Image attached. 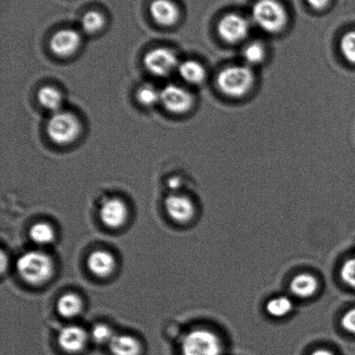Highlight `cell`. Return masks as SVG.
Masks as SVG:
<instances>
[{"label":"cell","mask_w":355,"mask_h":355,"mask_svg":"<svg viewBox=\"0 0 355 355\" xmlns=\"http://www.w3.org/2000/svg\"><path fill=\"white\" fill-rule=\"evenodd\" d=\"M340 52L347 62L355 65V31H347L340 42Z\"/></svg>","instance_id":"obj_26"},{"label":"cell","mask_w":355,"mask_h":355,"mask_svg":"<svg viewBox=\"0 0 355 355\" xmlns=\"http://www.w3.org/2000/svg\"><path fill=\"white\" fill-rule=\"evenodd\" d=\"M16 270L21 279L31 286L47 283L55 273L53 259L47 253L31 250L24 253L16 263Z\"/></svg>","instance_id":"obj_1"},{"label":"cell","mask_w":355,"mask_h":355,"mask_svg":"<svg viewBox=\"0 0 355 355\" xmlns=\"http://www.w3.org/2000/svg\"><path fill=\"white\" fill-rule=\"evenodd\" d=\"M153 20L162 27H173L179 22L180 10L173 0H153L149 6Z\"/></svg>","instance_id":"obj_13"},{"label":"cell","mask_w":355,"mask_h":355,"mask_svg":"<svg viewBox=\"0 0 355 355\" xmlns=\"http://www.w3.org/2000/svg\"><path fill=\"white\" fill-rule=\"evenodd\" d=\"M250 14L252 23L270 34L280 33L288 22L286 10L277 0H257Z\"/></svg>","instance_id":"obj_3"},{"label":"cell","mask_w":355,"mask_h":355,"mask_svg":"<svg viewBox=\"0 0 355 355\" xmlns=\"http://www.w3.org/2000/svg\"><path fill=\"white\" fill-rule=\"evenodd\" d=\"M293 311V302L286 297L271 299L266 304L268 314L274 318H283Z\"/></svg>","instance_id":"obj_24"},{"label":"cell","mask_w":355,"mask_h":355,"mask_svg":"<svg viewBox=\"0 0 355 355\" xmlns=\"http://www.w3.org/2000/svg\"><path fill=\"white\" fill-rule=\"evenodd\" d=\"M180 63L176 52L165 47L152 49L144 58L146 69L157 78H166L177 72Z\"/></svg>","instance_id":"obj_6"},{"label":"cell","mask_w":355,"mask_h":355,"mask_svg":"<svg viewBox=\"0 0 355 355\" xmlns=\"http://www.w3.org/2000/svg\"><path fill=\"white\" fill-rule=\"evenodd\" d=\"M309 355H336L332 353L331 351L324 349H319L313 351V352Z\"/></svg>","instance_id":"obj_30"},{"label":"cell","mask_w":355,"mask_h":355,"mask_svg":"<svg viewBox=\"0 0 355 355\" xmlns=\"http://www.w3.org/2000/svg\"><path fill=\"white\" fill-rule=\"evenodd\" d=\"M46 132L49 138L54 144L67 146L78 140L81 135V121L71 111L61 110L52 113L49 118Z\"/></svg>","instance_id":"obj_4"},{"label":"cell","mask_w":355,"mask_h":355,"mask_svg":"<svg viewBox=\"0 0 355 355\" xmlns=\"http://www.w3.org/2000/svg\"><path fill=\"white\" fill-rule=\"evenodd\" d=\"M29 236L35 245L45 246L51 245L55 239L53 227L46 222H37L31 226Z\"/></svg>","instance_id":"obj_20"},{"label":"cell","mask_w":355,"mask_h":355,"mask_svg":"<svg viewBox=\"0 0 355 355\" xmlns=\"http://www.w3.org/2000/svg\"><path fill=\"white\" fill-rule=\"evenodd\" d=\"M330 0H307L309 6L316 10L325 9L329 6Z\"/></svg>","instance_id":"obj_29"},{"label":"cell","mask_w":355,"mask_h":355,"mask_svg":"<svg viewBox=\"0 0 355 355\" xmlns=\"http://www.w3.org/2000/svg\"><path fill=\"white\" fill-rule=\"evenodd\" d=\"M177 72L180 79L190 85H200L207 78V71L204 66L193 59L180 62Z\"/></svg>","instance_id":"obj_16"},{"label":"cell","mask_w":355,"mask_h":355,"mask_svg":"<svg viewBox=\"0 0 355 355\" xmlns=\"http://www.w3.org/2000/svg\"><path fill=\"white\" fill-rule=\"evenodd\" d=\"M82 44V35L72 28L55 31L50 40V50L60 58H69L76 53Z\"/></svg>","instance_id":"obj_9"},{"label":"cell","mask_w":355,"mask_h":355,"mask_svg":"<svg viewBox=\"0 0 355 355\" xmlns=\"http://www.w3.org/2000/svg\"><path fill=\"white\" fill-rule=\"evenodd\" d=\"M111 354L113 355H141L142 345L137 337L130 335H116L110 342Z\"/></svg>","instance_id":"obj_15"},{"label":"cell","mask_w":355,"mask_h":355,"mask_svg":"<svg viewBox=\"0 0 355 355\" xmlns=\"http://www.w3.org/2000/svg\"><path fill=\"white\" fill-rule=\"evenodd\" d=\"M319 288L318 279L311 274H300L294 277L291 283L292 294L299 298H311Z\"/></svg>","instance_id":"obj_18"},{"label":"cell","mask_w":355,"mask_h":355,"mask_svg":"<svg viewBox=\"0 0 355 355\" xmlns=\"http://www.w3.org/2000/svg\"><path fill=\"white\" fill-rule=\"evenodd\" d=\"M161 90L152 83H144L137 89L135 97L141 106L155 107L161 104Z\"/></svg>","instance_id":"obj_21"},{"label":"cell","mask_w":355,"mask_h":355,"mask_svg":"<svg viewBox=\"0 0 355 355\" xmlns=\"http://www.w3.org/2000/svg\"><path fill=\"white\" fill-rule=\"evenodd\" d=\"M166 213L177 224H188L193 220L195 207L193 201L183 194L173 193L166 198Z\"/></svg>","instance_id":"obj_12"},{"label":"cell","mask_w":355,"mask_h":355,"mask_svg":"<svg viewBox=\"0 0 355 355\" xmlns=\"http://www.w3.org/2000/svg\"><path fill=\"white\" fill-rule=\"evenodd\" d=\"M255 75L246 65H232L218 73L216 83L221 93L229 97H242L252 90Z\"/></svg>","instance_id":"obj_2"},{"label":"cell","mask_w":355,"mask_h":355,"mask_svg":"<svg viewBox=\"0 0 355 355\" xmlns=\"http://www.w3.org/2000/svg\"><path fill=\"white\" fill-rule=\"evenodd\" d=\"M83 309V299L76 293H65L57 302L58 314L65 319H73L81 314Z\"/></svg>","instance_id":"obj_19"},{"label":"cell","mask_w":355,"mask_h":355,"mask_svg":"<svg viewBox=\"0 0 355 355\" xmlns=\"http://www.w3.org/2000/svg\"><path fill=\"white\" fill-rule=\"evenodd\" d=\"M243 59L245 65L255 66L261 64L266 57V49L259 41L250 42L243 49Z\"/></svg>","instance_id":"obj_23"},{"label":"cell","mask_w":355,"mask_h":355,"mask_svg":"<svg viewBox=\"0 0 355 355\" xmlns=\"http://www.w3.org/2000/svg\"><path fill=\"white\" fill-rule=\"evenodd\" d=\"M89 340V333L78 325L66 326L58 336L59 347L69 354L82 353L88 345Z\"/></svg>","instance_id":"obj_10"},{"label":"cell","mask_w":355,"mask_h":355,"mask_svg":"<svg viewBox=\"0 0 355 355\" xmlns=\"http://www.w3.org/2000/svg\"><path fill=\"white\" fill-rule=\"evenodd\" d=\"M340 277L347 286L355 290V256L343 263L340 269Z\"/></svg>","instance_id":"obj_27"},{"label":"cell","mask_w":355,"mask_h":355,"mask_svg":"<svg viewBox=\"0 0 355 355\" xmlns=\"http://www.w3.org/2000/svg\"><path fill=\"white\" fill-rule=\"evenodd\" d=\"M161 104L170 113L184 114L193 108L194 97L184 87L171 83L161 90Z\"/></svg>","instance_id":"obj_7"},{"label":"cell","mask_w":355,"mask_h":355,"mask_svg":"<svg viewBox=\"0 0 355 355\" xmlns=\"http://www.w3.org/2000/svg\"><path fill=\"white\" fill-rule=\"evenodd\" d=\"M342 326L347 332L355 335V308L350 309L344 314L342 318Z\"/></svg>","instance_id":"obj_28"},{"label":"cell","mask_w":355,"mask_h":355,"mask_svg":"<svg viewBox=\"0 0 355 355\" xmlns=\"http://www.w3.org/2000/svg\"><path fill=\"white\" fill-rule=\"evenodd\" d=\"M99 217L107 228L120 229L123 227L128 221V206L120 198H110L101 206Z\"/></svg>","instance_id":"obj_11"},{"label":"cell","mask_w":355,"mask_h":355,"mask_svg":"<svg viewBox=\"0 0 355 355\" xmlns=\"http://www.w3.org/2000/svg\"><path fill=\"white\" fill-rule=\"evenodd\" d=\"M222 352L220 340L207 329L193 330L181 342L182 355H222Z\"/></svg>","instance_id":"obj_5"},{"label":"cell","mask_w":355,"mask_h":355,"mask_svg":"<svg viewBox=\"0 0 355 355\" xmlns=\"http://www.w3.org/2000/svg\"><path fill=\"white\" fill-rule=\"evenodd\" d=\"M37 101L44 109L51 111L52 114L62 110L64 96L57 87L45 85L38 90Z\"/></svg>","instance_id":"obj_17"},{"label":"cell","mask_w":355,"mask_h":355,"mask_svg":"<svg viewBox=\"0 0 355 355\" xmlns=\"http://www.w3.org/2000/svg\"><path fill=\"white\" fill-rule=\"evenodd\" d=\"M114 336H116V333H114L113 329L109 325L104 324V323H97L89 332L90 340L98 344V345H103V344L109 345Z\"/></svg>","instance_id":"obj_25"},{"label":"cell","mask_w":355,"mask_h":355,"mask_svg":"<svg viewBox=\"0 0 355 355\" xmlns=\"http://www.w3.org/2000/svg\"><path fill=\"white\" fill-rule=\"evenodd\" d=\"M250 31V21L239 14H227L218 24L219 37L229 44H238L245 40L248 37Z\"/></svg>","instance_id":"obj_8"},{"label":"cell","mask_w":355,"mask_h":355,"mask_svg":"<svg viewBox=\"0 0 355 355\" xmlns=\"http://www.w3.org/2000/svg\"><path fill=\"white\" fill-rule=\"evenodd\" d=\"M106 17L99 10H92L83 14L81 28L83 33L94 35L100 33L105 26Z\"/></svg>","instance_id":"obj_22"},{"label":"cell","mask_w":355,"mask_h":355,"mask_svg":"<svg viewBox=\"0 0 355 355\" xmlns=\"http://www.w3.org/2000/svg\"><path fill=\"white\" fill-rule=\"evenodd\" d=\"M87 266L94 276L106 279L116 270V257L107 250L97 249L89 254Z\"/></svg>","instance_id":"obj_14"}]
</instances>
